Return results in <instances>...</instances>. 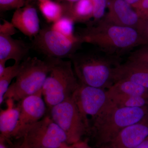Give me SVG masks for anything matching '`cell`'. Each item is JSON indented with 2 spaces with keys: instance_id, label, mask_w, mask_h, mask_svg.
Instances as JSON below:
<instances>
[{
  "instance_id": "6",
  "label": "cell",
  "mask_w": 148,
  "mask_h": 148,
  "mask_svg": "<svg viewBox=\"0 0 148 148\" xmlns=\"http://www.w3.org/2000/svg\"><path fill=\"white\" fill-rule=\"evenodd\" d=\"M50 110L49 116L66 134L69 145L78 143L85 135L90 133V127L81 114L73 96Z\"/></svg>"
},
{
  "instance_id": "27",
  "label": "cell",
  "mask_w": 148,
  "mask_h": 148,
  "mask_svg": "<svg viewBox=\"0 0 148 148\" xmlns=\"http://www.w3.org/2000/svg\"><path fill=\"white\" fill-rule=\"evenodd\" d=\"M16 29L11 22L4 19L0 24V34L12 36L16 33Z\"/></svg>"
},
{
  "instance_id": "9",
  "label": "cell",
  "mask_w": 148,
  "mask_h": 148,
  "mask_svg": "<svg viewBox=\"0 0 148 148\" xmlns=\"http://www.w3.org/2000/svg\"><path fill=\"white\" fill-rule=\"evenodd\" d=\"M73 98L90 127L88 117H91V120H93L113 104L107 90L80 83L73 94Z\"/></svg>"
},
{
  "instance_id": "26",
  "label": "cell",
  "mask_w": 148,
  "mask_h": 148,
  "mask_svg": "<svg viewBox=\"0 0 148 148\" xmlns=\"http://www.w3.org/2000/svg\"><path fill=\"white\" fill-rule=\"evenodd\" d=\"M132 6L142 20H148V0H141Z\"/></svg>"
},
{
  "instance_id": "17",
  "label": "cell",
  "mask_w": 148,
  "mask_h": 148,
  "mask_svg": "<svg viewBox=\"0 0 148 148\" xmlns=\"http://www.w3.org/2000/svg\"><path fill=\"white\" fill-rule=\"evenodd\" d=\"M64 7V16L74 22L88 23L93 18V6L91 0H79L74 3L62 2Z\"/></svg>"
},
{
  "instance_id": "23",
  "label": "cell",
  "mask_w": 148,
  "mask_h": 148,
  "mask_svg": "<svg viewBox=\"0 0 148 148\" xmlns=\"http://www.w3.org/2000/svg\"><path fill=\"white\" fill-rule=\"evenodd\" d=\"M127 60L148 67V44L140 46V47L131 52Z\"/></svg>"
},
{
  "instance_id": "8",
  "label": "cell",
  "mask_w": 148,
  "mask_h": 148,
  "mask_svg": "<svg viewBox=\"0 0 148 148\" xmlns=\"http://www.w3.org/2000/svg\"><path fill=\"white\" fill-rule=\"evenodd\" d=\"M22 138L29 148H60L64 143L68 144L66 134L50 116L28 127Z\"/></svg>"
},
{
  "instance_id": "5",
  "label": "cell",
  "mask_w": 148,
  "mask_h": 148,
  "mask_svg": "<svg viewBox=\"0 0 148 148\" xmlns=\"http://www.w3.org/2000/svg\"><path fill=\"white\" fill-rule=\"evenodd\" d=\"M52 59L51 69L42 89L44 100L49 109L72 97L79 84L71 60Z\"/></svg>"
},
{
  "instance_id": "31",
  "label": "cell",
  "mask_w": 148,
  "mask_h": 148,
  "mask_svg": "<svg viewBox=\"0 0 148 148\" xmlns=\"http://www.w3.org/2000/svg\"><path fill=\"white\" fill-rule=\"evenodd\" d=\"M135 148H148V136L141 144Z\"/></svg>"
},
{
  "instance_id": "21",
  "label": "cell",
  "mask_w": 148,
  "mask_h": 148,
  "mask_svg": "<svg viewBox=\"0 0 148 148\" xmlns=\"http://www.w3.org/2000/svg\"><path fill=\"white\" fill-rule=\"evenodd\" d=\"M21 64L14 63L12 66L6 67L3 73L0 75V104L4 100L5 95L8 90L12 81L16 77L20 71Z\"/></svg>"
},
{
  "instance_id": "18",
  "label": "cell",
  "mask_w": 148,
  "mask_h": 148,
  "mask_svg": "<svg viewBox=\"0 0 148 148\" xmlns=\"http://www.w3.org/2000/svg\"><path fill=\"white\" fill-rule=\"evenodd\" d=\"M109 95H125L148 98V88L133 82L118 81L108 90Z\"/></svg>"
},
{
  "instance_id": "12",
  "label": "cell",
  "mask_w": 148,
  "mask_h": 148,
  "mask_svg": "<svg viewBox=\"0 0 148 148\" xmlns=\"http://www.w3.org/2000/svg\"><path fill=\"white\" fill-rule=\"evenodd\" d=\"M148 136V114L140 121L122 130L99 148H135Z\"/></svg>"
},
{
  "instance_id": "1",
  "label": "cell",
  "mask_w": 148,
  "mask_h": 148,
  "mask_svg": "<svg viewBox=\"0 0 148 148\" xmlns=\"http://www.w3.org/2000/svg\"><path fill=\"white\" fill-rule=\"evenodd\" d=\"M75 35L82 44H92L106 55L117 58L142 45L136 29L114 25L103 18L90 22Z\"/></svg>"
},
{
  "instance_id": "30",
  "label": "cell",
  "mask_w": 148,
  "mask_h": 148,
  "mask_svg": "<svg viewBox=\"0 0 148 148\" xmlns=\"http://www.w3.org/2000/svg\"><path fill=\"white\" fill-rule=\"evenodd\" d=\"M74 145H75V148H94L91 147L88 144L87 140H85L84 141L81 140Z\"/></svg>"
},
{
  "instance_id": "28",
  "label": "cell",
  "mask_w": 148,
  "mask_h": 148,
  "mask_svg": "<svg viewBox=\"0 0 148 148\" xmlns=\"http://www.w3.org/2000/svg\"><path fill=\"white\" fill-rule=\"evenodd\" d=\"M138 31L141 38L142 45L148 44V20H143Z\"/></svg>"
},
{
  "instance_id": "11",
  "label": "cell",
  "mask_w": 148,
  "mask_h": 148,
  "mask_svg": "<svg viewBox=\"0 0 148 148\" xmlns=\"http://www.w3.org/2000/svg\"><path fill=\"white\" fill-rule=\"evenodd\" d=\"M108 12L103 17L111 24L138 31L142 20L132 5L124 0H108Z\"/></svg>"
},
{
  "instance_id": "32",
  "label": "cell",
  "mask_w": 148,
  "mask_h": 148,
  "mask_svg": "<svg viewBox=\"0 0 148 148\" xmlns=\"http://www.w3.org/2000/svg\"><path fill=\"white\" fill-rule=\"evenodd\" d=\"M0 148H8L7 141L2 138H0Z\"/></svg>"
},
{
  "instance_id": "15",
  "label": "cell",
  "mask_w": 148,
  "mask_h": 148,
  "mask_svg": "<svg viewBox=\"0 0 148 148\" xmlns=\"http://www.w3.org/2000/svg\"><path fill=\"white\" fill-rule=\"evenodd\" d=\"M30 47L21 40L11 36L0 34V61L6 62L12 59L14 63L20 64L28 58Z\"/></svg>"
},
{
  "instance_id": "16",
  "label": "cell",
  "mask_w": 148,
  "mask_h": 148,
  "mask_svg": "<svg viewBox=\"0 0 148 148\" xmlns=\"http://www.w3.org/2000/svg\"><path fill=\"white\" fill-rule=\"evenodd\" d=\"M12 99H6L7 108L0 112V138L11 140L19 119L20 105L15 106Z\"/></svg>"
},
{
  "instance_id": "3",
  "label": "cell",
  "mask_w": 148,
  "mask_h": 148,
  "mask_svg": "<svg viewBox=\"0 0 148 148\" xmlns=\"http://www.w3.org/2000/svg\"><path fill=\"white\" fill-rule=\"evenodd\" d=\"M148 114V106L121 108L113 104L92 121L90 133L100 148L125 127L142 120Z\"/></svg>"
},
{
  "instance_id": "13",
  "label": "cell",
  "mask_w": 148,
  "mask_h": 148,
  "mask_svg": "<svg viewBox=\"0 0 148 148\" xmlns=\"http://www.w3.org/2000/svg\"><path fill=\"white\" fill-rule=\"evenodd\" d=\"M11 22L16 29L30 38H34L41 30L36 9L28 2L24 6L15 10Z\"/></svg>"
},
{
  "instance_id": "34",
  "label": "cell",
  "mask_w": 148,
  "mask_h": 148,
  "mask_svg": "<svg viewBox=\"0 0 148 148\" xmlns=\"http://www.w3.org/2000/svg\"><path fill=\"white\" fill-rule=\"evenodd\" d=\"M124 1L131 5H132L136 4V3H138L141 0H124Z\"/></svg>"
},
{
  "instance_id": "29",
  "label": "cell",
  "mask_w": 148,
  "mask_h": 148,
  "mask_svg": "<svg viewBox=\"0 0 148 148\" xmlns=\"http://www.w3.org/2000/svg\"><path fill=\"white\" fill-rule=\"evenodd\" d=\"M21 140L17 143H14L11 140H6L8 144V148H29L25 142L22 138Z\"/></svg>"
},
{
  "instance_id": "20",
  "label": "cell",
  "mask_w": 148,
  "mask_h": 148,
  "mask_svg": "<svg viewBox=\"0 0 148 148\" xmlns=\"http://www.w3.org/2000/svg\"><path fill=\"white\" fill-rule=\"evenodd\" d=\"M114 105L121 108H141L148 106V98L125 95H109Z\"/></svg>"
},
{
  "instance_id": "36",
  "label": "cell",
  "mask_w": 148,
  "mask_h": 148,
  "mask_svg": "<svg viewBox=\"0 0 148 148\" xmlns=\"http://www.w3.org/2000/svg\"><path fill=\"white\" fill-rule=\"evenodd\" d=\"M38 1H49V0H37ZM51 1H55L58 2H63V0H51Z\"/></svg>"
},
{
  "instance_id": "24",
  "label": "cell",
  "mask_w": 148,
  "mask_h": 148,
  "mask_svg": "<svg viewBox=\"0 0 148 148\" xmlns=\"http://www.w3.org/2000/svg\"><path fill=\"white\" fill-rule=\"evenodd\" d=\"M93 6V19L98 21L103 18L108 6V0H91Z\"/></svg>"
},
{
  "instance_id": "2",
  "label": "cell",
  "mask_w": 148,
  "mask_h": 148,
  "mask_svg": "<svg viewBox=\"0 0 148 148\" xmlns=\"http://www.w3.org/2000/svg\"><path fill=\"white\" fill-rule=\"evenodd\" d=\"M119 58L94 52H76L71 61L79 83L107 90L114 84L113 73Z\"/></svg>"
},
{
  "instance_id": "14",
  "label": "cell",
  "mask_w": 148,
  "mask_h": 148,
  "mask_svg": "<svg viewBox=\"0 0 148 148\" xmlns=\"http://www.w3.org/2000/svg\"><path fill=\"white\" fill-rule=\"evenodd\" d=\"M113 80L114 83L121 80L130 81L148 88V67L127 60L115 66Z\"/></svg>"
},
{
  "instance_id": "10",
  "label": "cell",
  "mask_w": 148,
  "mask_h": 148,
  "mask_svg": "<svg viewBox=\"0 0 148 148\" xmlns=\"http://www.w3.org/2000/svg\"><path fill=\"white\" fill-rule=\"evenodd\" d=\"M19 102V119L12 138L21 139L25 130L44 117L46 104L43 99L42 91L24 98Z\"/></svg>"
},
{
  "instance_id": "22",
  "label": "cell",
  "mask_w": 148,
  "mask_h": 148,
  "mask_svg": "<svg viewBox=\"0 0 148 148\" xmlns=\"http://www.w3.org/2000/svg\"><path fill=\"white\" fill-rule=\"evenodd\" d=\"M73 20L68 16H64L51 24V27L56 32L72 40H77L74 34Z\"/></svg>"
},
{
  "instance_id": "7",
  "label": "cell",
  "mask_w": 148,
  "mask_h": 148,
  "mask_svg": "<svg viewBox=\"0 0 148 148\" xmlns=\"http://www.w3.org/2000/svg\"><path fill=\"white\" fill-rule=\"evenodd\" d=\"M81 44L78 38L71 39L51 27H45L33 38L32 46L47 57L70 59Z\"/></svg>"
},
{
  "instance_id": "19",
  "label": "cell",
  "mask_w": 148,
  "mask_h": 148,
  "mask_svg": "<svg viewBox=\"0 0 148 148\" xmlns=\"http://www.w3.org/2000/svg\"><path fill=\"white\" fill-rule=\"evenodd\" d=\"M38 8L43 16L48 23H53L64 15V7L63 3L55 1H38Z\"/></svg>"
},
{
  "instance_id": "25",
  "label": "cell",
  "mask_w": 148,
  "mask_h": 148,
  "mask_svg": "<svg viewBox=\"0 0 148 148\" xmlns=\"http://www.w3.org/2000/svg\"><path fill=\"white\" fill-rule=\"evenodd\" d=\"M27 0H0V10L1 12L16 10L24 6Z\"/></svg>"
},
{
  "instance_id": "4",
  "label": "cell",
  "mask_w": 148,
  "mask_h": 148,
  "mask_svg": "<svg viewBox=\"0 0 148 148\" xmlns=\"http://www.w3.org/2000/svg\"><path fill=\"white\" fill-rule=\"evenodd\" d=\"M52 64L51 57L45 60L28 57L21 62L15 82L10 86L4 98L20 102L42 90Z\"/></svg>"
},
{
  "instance_id": "37",
  "label": "cell",
  "mask_w": 148,
  "mask_h": 148,
  "mask_svg": "<svg viewBox=\"0 0 148 148\" xmlns=\"http://www.w3.org/2000/svg\"></svg>"
},
{
  "instance_id": "35",
  "label": "cell",
  "mask_w": 148,
  "mask_h": 148,
  "mask_svg": "<svg viewBox=\"0 0 148 148\" xmlns=\"http://www.w3.org/2000/svg\"><path fill=\"white\" fill-rule=\"evenodd\" d=\"M79 1V0H63V2L74 3Z\"/></svg>"
},
{
  "instance_id": "33",
  "label": "cell",
  "mask_w": 148,
  "mask_h": 148,
  "mask_svg": "<svg viewBox=\"0 0 148 148\" xmlns=\"http://www.w3.org/2000/svg\"><path fill=\"white\" fill-rule=\"evenodd\" d=\"M60 148H75V145H69L67 143H64Z\"/></svg>"
}]
</instances>
